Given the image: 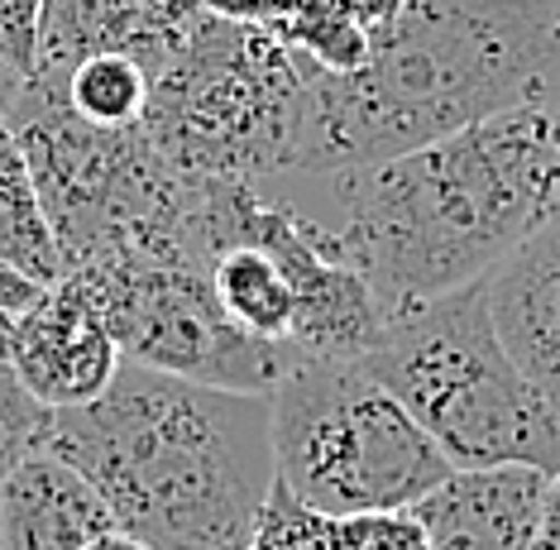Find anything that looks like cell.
I'll return each instance as SVG.
<instances>
[{
    "mask_svg": "<svg viewBox=\"0 0 560 550\" xmlns=\"http://www.w3.org/2000/svg\"><path fill=\"white\" fill-rule=\"evenodd\" d=\"M197 15L201 0H48L30 77H58L92 54H120L154 82Z\"/></svg>",
    "mask_w": 560,
    "mask_h": 550,
    "instance_id": "cell-9",
    "label": "cell"
},
{
    "mask_svg": "<svg viewBox=\"0 0 560 550\" xmlns=\"http://www.w3.org/2000/svg\"><path fill=\"white\" fill-rule=\"evenodd\" d=\"M211 292L221 302L225 321H235L245 336L288 344L292 350V326H298V297H292L288 268L278 254L259 239H231L215 249L211 259Z\"/></svg>",
    "mask_w": 560,
    "mask_h": 550,
    "instance_id": "cell-13",
    "label": "cell"
},
{
    "mask_svg": "<svg viewBox=\"0 0 560 550\" xmlns=\"http://www.w3.org/2000/svg\"><path fill=\"white\" fill-rule=\"evenodd\" d=\"M340 201L336 239L384 316L445 297L489 278L560 211V115L503 110L340 177Z\"/></svg>",
    "mask_w": 560,
    "mask_h": 550,
    "instance_id": "cell-3",
    "label": "cell"
},
{
    "mask_svg": "<svg viewBox=\"0 0 560 550\" xmlns=\"http://www.w3.org/2000/svg\"><path fill=\"white\" fill-rule=\"evenodd\" d=\"M116 527L96 483L54 450L0 475V550H86Z\"/></svg>",
    "mask_w": 560,
    "mask_h": 550,
    "instance_id": "cell-12",
    "label": "cell"
},
{
    "mask_svg": "<svg viewBox=\"0 0 560 550\" xmlns=\"http://www.w3.org/2000/svg\"><path fill=\"white\" fill-rule=\"evenodd\" d=\"M0 264H10L30 283L54 288L62 278V254L48 225L39 183L24 159V144L0 120Z\"/></svg>",
    "mask_w": 560,
    "mask_h": 550,
    "instance_id": "cell-14",
    "label": "cell"
},
{
    "mask_svg": "<svg viewBox=\"0 0 560 550\" xmlns=\"http://www.w3.org/2000/svg\"><path fill=\"white\" fill-rule=\"evenodd\" d=\"M541 469H455L412 507L431 536V550H537L541 503H546Z\"/></svg>",
    "mask_w": 560,
    "mask_h": 550,
    "instance_id": "cell-11",
    "label": "cell"
},
{
    "mask_svg": "<svg viewBox=\"0 0 560 550\" xmlns=\"http://www.w3.org/2000/svg\"><path fill=\"white\" fill-rule=\"evenodd\" d=\"M54 412L24 388L15 354H10V316L0 312V475L15 469L24 455L44 450Z\"/></svg>",
    "mask_w": 560,
    "mask_h": 550,
    "instance_id": "cell-17",
    "label": "cell"
},
{
    "mask_svg": "<svg viewBox=\"0 0 560 550\" xmlns=\"http://www.w3.org/2000/svg\"><path fill=\"white\" fill-rule=\"evenodd\" d=\"M503 350L560 412V211L483 278Z\"/></svg>",
    "mask_w": 560,
    "mask_h": 550,
    "instance_id": "cell-10",
    "label": "cell"
},
{
    "mask_svg": "<svg viewBox=\"0 0 560 550\" xmlns=\"http://www.w3.org/2000/svg\"><path fill=\"white\" fill-rule=\"evenodd\" d=\"M20 77L15 72H0V120H5V115H10V106H15V96H20Z\"/></svg>",
    "mask_w": 560,
    "mask_h": 550,
    "instance_id": "cell-26",
    "label": "cell"
},
{
    "mask_svg": "<svg viewBox=\"0 0 560 550\" xmlns=\"http://www.w3.org/2000/svg\"><path fill=\"white\" fill-rule=\"evenodd\" d=\"M10 354L24 388L48 412L96 402L125 364L96 292L78 273L58 278L24 312L10 316Z\"/></svg>",
    "mask_w": 560,
    "mask_h": 550,
    "instance_id": "cell-8",
    "label": "cell"
},
{
    "mask_svg": "<svg viewBox=\"0 0 560 550\" xmlns=\"http://www.w3.org/2000/svg\"><path fill=\"white\" fill-rule=\"evenodd\" d=\"M149 550H245L278 483L269 393L120 364L86 407L54 412L48 445Z\"/></svg>",
    "mask_w": 560,
    "mask_h": 550,
    "instance_id": "cell-2",
    "label": "cell"
},
{
    "mask_svg": "<svg viewBox=\"0 0 560 550\" xmlns=\"http://www.w3.org/2000/svg\"><path fill=\"white\" fill-rule=\"evenodd\" d=\"M48 0H0V72H15L30 82L39 58V24Z\"/></svg>",
    "mask_w": 560,
    "mask_h": 550,
    "instance_id": "cell-20",
    "label": "cell"
},
{
    "mask_svg": "<svg viewBox=\"0 0 560 550\" xmlns=\"http://www.w3.org/2000/svg\"><path fill=\"white\" fill-rule=\"evenodd\" d=\"M560 92V0H407L354 72L312 68L292 173L350 177Z\"/></svg>",
    "mask_w": 560,
    "mask_h": 550,
    "instance_id": "cell-1",
    "label": "cell"
},
{
    "mask_svg": "<svg viewBox=\"0 0 560 550\" xmlns=\"http://www.w3.org/2000/svg\"><path fill=\"white\" fill-rule=\"evenodd\" d=\"M537 550H560V475L546 479V503H541Z\"/></svg>",
    "mask_w": 560,
    "mask_h": 550,
    "instance_id": "cell-24",
    "label": "cell"
},
{
    "mask_svg": "<svg viewBox=\"0 0 560 550\" xmlns=\"http://www.w3.org/2000/svg\"><path fill=\"white\" fill-rule=\"evenodd\" d=\"M336 5L346 10V15H350L354 24H360V30H364L369 38H374L378 30H388V24L402 15L407 0H336Z\"/></svg>",
    "mask_w": 560,
    "mask_h": 550,
    "instance_id": "cell-22",
    "label": "cell"
},
{
    "mask_svg": "<svg viewBox=\"0 0 560 550\" xmlns=\"http://www.w3.org/2000/svg\"><path fill=\"white\" fill-rule=\"evenodd\" d=\"M278 483L322 517L402 513L455 475L360 360H298L269 393Z\"/></svg>",
    "mask_w": 560,
    "mask_h": 550,
    "instance_id": "cell-6",
    "label": "cell"
},
{
    "mask_svg": "<svg viewBox=\"0 0 560 550\" xmlns=\"http://www.w3.org/2000/svg\"><path fill=\"white\" fill-rule=\"evenodd\" d=\"M292 5H298V0H201V10H211V15L249 20V24H273L278 15H288Z\"/></svg>",
    "mask_w": 560,
    "mask_h": 550,
    "instance_id": "cell-21",
    "label": "cell"
},
{
    "mask_svg": "<svg viewBox=\"0 0 560 550\" xmlns=\"http://www.w3.org/2000/svg\"><path fill=\"white\" fill-rule=\"evenodd\" d=\"M86 550H149V546H144V541H135V536H130V531L110 527L106 536H96V541H92V546H86Z\"/></svg>",
    "mask_w": 560,
    "mask_h": 550,
    "instance_id": "cell-25",
    "label": "cell"
},
{
    "mask_svg": "<svg viewBox=\"0 0 560 550\" xmlns=\"http://www.w3.org/2000/svg\"><path fill=\"white\" fill-rule=\"evenodd\" d=\"M39 283H30V278L24 273H15V268L10 264H0V312L5 316H15V312H24V306H30L34 297H39Z\"/></svg>",
    "mask_w": 560,
    "mask_h": 550,
    "instance_id": "cell-23",
    "label": "cell"
},
{
    "mask_svg": "<svg viewBox=\"0 0 560 550\" xmlns=\"http://www.w3.org/2000/svg\"><path fill=\"white\" fill-rule=\"evenodd\" d=\"M455 469L560 475V412L503 350L483 278L388 312L384 340L360 360Z\"/></svg>",
    "mask_w": 560,
    "mask_h": 550,
    "instance_id": "cell-4",
    "label": "cell"
},
{
    "mask_svg": "<svg viewBox=\"0 0 560 550\" xmlns=\"http://www.w3.org/2000/svg\"><path fill=\"white\" fill-rule=\"evenodd\" d=\"M316 550H431V536L412 507H402V513H354L322 517Z\"/></svg>",
    "mask_w": 560,
    "mask_h": 550,
    "instance_id": "cell-18",
    "label": "cell"
},
{
    "mask_svg": "<svg viewBox=\"0 0 560 550\" xmlns=\"http://www.w3.org/2000/svg\"><path fill=\"white\" fill-rule=\"evenodd\" d=\"M312 68L269 24L201 10L173 62L149 82L139 125L173 168L259 187L292 173Z\"/></svg>",
    "mask_w": 560,
    "mask_h": 550,
    "instance_id": "cell-5",
    "label": "cell"
},
{
    "mask_svg": "<svg viewBox=\"0 0 560 550\" xmlns=\"http://www.w3.org/2000/svg\"><path fill=\"white\" fill-rule=\"evenodd\" d=\"M78 278L96 292L110 336L130 364L215 388L273 393V383L302 360L288 344L254 340L235 321H225L211 292V264L125 254L82 268Z\"/></svg>",
    "mask_w": 560,
    "mask_h": 550,
    "instance_id": "cell-7",
    "label": "cell"
},
{
    "mask_svg": "<svg viewBox=\"0 0 560 550\" xmlns=\"http://www.w3.org/2000/svg\"><path fill=\"white\" fill-rule=\"evenodd\" d=\"M316 536H322V513L302 507L283 483H273L245 550H316Z\"/></svg>",
    "mask_w": 560,
    "mask_h": 550,
    "instance_id": "cell-19",
    "label": "cell"
},
{
    "mask_svg": "<svg viewBox=\"0 0 560 550\" xmlns=\"http://www.w3.org/2000/svg\"><path fill=\"white\" fill-rule=\"evenodd\" d=\"M269 30L283 38L292 54L312 58L322 72H354L369 58V44H374L336 0H298Z\"/></svg>",
    "mask_w": 560,
    "mask_h": 550,
    "instance_id": "cell-16",
    "label": "cell"
},
{
    "mask_svg": "<svg viewBox=\"0 0 560 550\" xmlns=\"http://www.w3.org/2000/svg\"><path fill=\"white\" fill-rule=\"evenodd\" d=\"M44 82H58L68 106L101 130H135L149 106V72L120 54H92Z\"/></svg>",
    "mask_w": 560,
    "mask_h": 550,
    "instance_id": "cell-15",
    "label": "cell"
}]
</instances>
